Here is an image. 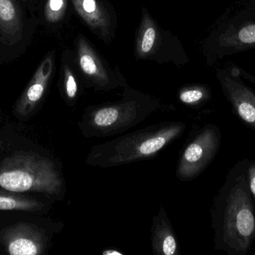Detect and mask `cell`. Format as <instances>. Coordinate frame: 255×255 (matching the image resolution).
Masks as SVG:
<instances>
[{
  "mask_svg": "<svg viewBox=\"0 0 255 255\" xmlns=\"http://www.w3.org/2000/svg\"><path fill=\"white\" fill-rule=\"evenodd\" d=\"M76 46V63L82 75L97 85H109L112 75L110 68L104 64L89 41L83 36H79Z\"/></svg>",
  "mask_w": 255,
  "mask_h": 255,
  "instance_id": "8",
  "label": "cell"
},
{
  "mask_svg": "<svg viewBox=\"0 0 255 255\" xmlns=\"http://www.w3.org/2000/svg\"><path fill=\"white\" fill-rule=\"evenodd\" d=\"M122 115V108L117 106L105 107L96 112L94 122L99 127H112L121 119Z\"/></svg>",
  "mask_w": 255,
  "mask_h": 255,
  "instance_id": "15",
  "label": "cell"
},
{
  "mask_svg": "<svg viewBox=\"0 0 255 255\" xmlns=\"http://www.w3.org/2000/svg\"><path fill=\"white\" fill-rule=\"evenodd\" d=\"M159 33L157 26L149 15L143 13L141 27L136 40V52L139 58H146L154 52L158 43Z\"/></svg>",
  "mask_w": 255,
  "mask_h": 255,
  "instance_id": "11",
  "label": "cell"
},
{
  "mask_svg": "<svg viewBox=\"0 0 255 255\" xmlns=\"http://www.w3.org/2000/svg\"><path fill=\"white\" fill-rule=\"evenodd\" d=\"M221 134L216 126H207L186 148L178 166V175L190 180L199 175L215 157Z\"/></svg>",
  "mask_w": 255,
  "mask_h": 255,
  "instance_id": "3",
  "label": "cell"
},
{
  "mask_svg": "<svg viewBox=\"0 0 255 255\" xmlns=\"http://www.w3.org/2000/svg\"><path fill=\"white\" fill-rule=\"evenodd\" d=\"M1 241L10 255H39L44 250L43 234L36 226L20 223L7 228Z\"/></svg>",
  "mask_w": 255,
  "mask_h": 255,
  "instance_id": "4",
  "label": "cell"
},
{
  "mask_svg": "<svg viewBox=\"0 0 255 255\" xmlns=\"http://www.w3.org/2000/svg\"><path fill=\"white\" fill-rule=\"evenodd\" d=\"M64 88H65L66 94L69 99H74L78 94L79 86L78 81L76 79V75L73 72V69L70 66L64 65Z\"/></svg>",
  "mask_w": 255,
  "mask_h": 255,
  "instance_id": "18",
  "label": "cell"
},
{
  "mask_svg": "<svg viewBox=\"0 0 255 255\" xmlns=\"http://www.w3.org/2000/svg\"><path fill=\"white\" fill-rule=\"evenodd\" d=\"M154 249L160 254L172 255L177 251V243L167 225L163 223L155 232Z\"/></svg>",
  "mask_w": 255,
  "mask_h": 255,
  "instance_id": "14",
  "label": "cell"
},
{
  "mask_svg": "<svg viewBox=\"0 0 255 255\" xmlns=\"http://www.w3.org/2000/svg\"><path fill=\"white\" fill-rule=\"evenodd\" d=\"M61 186L53 163L38 154L16 153L0 163V188L5 191L54 195Z\"/></svg>",
  "mask_w": 255,
  "mask_h": 255,
  "instance_id": "2",
  "label": "cell"
},
{
  "mask_svg": "<svg viewBox=\"0 0 255 255\" xmlns=\"http://www.w3.org/2000/svg\"><path fill=\"white\" fill-rule=\"evenodd\" d=\"M181 130V126L169 127L158 133H154V135L147 136L142 140L138 141L134 148L130 149V152L124 154L118 160L121 162L128 161L152 155L160 151L169 141L175 138Z\"/></svg>",
  "mask_w": 255,
  "mask_h": 255,
  "instance_id": "10",
  "label": "cell"
},
{
  "mask_svg": "<svg viewBox=\"0 0 255 255\" xmlns=\"http://www.w3.org/2000/svg\"><path fill=\"white\" fill-rule=\"evenodd\" d=\"M250 160L231 169L216 198L213 211L215 249L231 255H246L255 240V212L249 187Z\"/></svg>",
  "mask_w": 255,
  "mask_h": 255,
  "instance_id": "1",
  "label": "cell"
},
{
  "mask_svg": "<svg viewBox=\"0 0 255 255\" xmlns=\"http://www.w3.org/2000/svg\"><path fill=\"white\" fill-rule=\"evenodd\" d=\"M219 79L235 113L246 125L255 131V91L226 73H221Z\"/></svg>",
  "mask_w": 255,
  "mask_h": 255,
  "instance_id": "5",
  "label": "cell"
},
{
  "mask_svg": "<svg viewBox=\"0 0 255 255\" xmlns=\"http://www.w3.org/2000/svg\"><path fill=\"white\" fill-rule=\"evenodd\" d=\"M103 254L104 255H123V253H120V252L114 250H107V251H105Z\"/></svg>",
  "mask_w": 255,
  "mask_h": 255,
  "instance_id": "20",
  "label": "cell"
},
{
  "mask_svg": "<svg viewBox=\"0 0 255 255\" xmlns=\"http://www.w3.org/2000/svg\"><path fill=\"white\" fill-rule=\"evenodd\" d=\"M53 64V55L52 54L43 60L16 103L17 115L22 117L29 115L40 101L52 77Z\"/></svg>",
  "mask_w": 255,
  "mask_h": 255,
  "instance_id": "7",
  "label": "cell"
},
{
  "mask_svg": "<svg viewBox=\"0 0 255 255\" xmlns=\"http://www.w3.org/2000/svg\"><path fill=\"white\" fill-rule=\"evenodd\" d=\"M67 9V0H47L45 5V17L52 23L64 18Z\"/></svg>",
  "mask_w": 255,
  "mask_h": 255,
  "instance_id": "16",
  "label": "cell"
},
{
  "mask_svg": "<svg viewBox=\"0 0 255 255\" xmlns=\"http://www.w3.org/2000/svg\"><path fill=\"white\" fill-rule=\"evenodd\" d=\"M220 45L223 49H239L255 45V22L245 24L238 29L225 33Z\"/></svg>",
  "mask_w": 255,
  "mask_h": 255,
  "instance_id": "12",
  "label": "cell"
},
{
  "mask_svg": "<svg viewBox=\"0 0 255 255\" xmlns=\"http://www.w3.org/2000/svg\"><path fill=\"white\" fill-rule=\"evenodd\" d=\"M75 10L85 23L103 40L113 37L115 19L103 0H71Z\"/></svg>",
  "mask_w": 255,
  "mask_h": 255,
  "instance_id": "6",
  "label": "cell"
},
{
  "mask_svg": "<svg viewBox=\"0 0 255 255\" xmlns=\"http://www.w3.org/2000/svg\"><path fill=\"white\" fill-rule=\"evenodd\" d=\"M247 178H248L250 192L255 201V161L249 162L248 168H247Z\"/></svg>",
  "mask_w": 255,
  "mask_h": 255,
  "instance_id": "19",
  "label": "cell"
},
{
  "mask_svg": "<svg viewBox=\"0 0 255 255\" xmlns=\"http://www.w3.org/2000/svg\"><path fill=\"white\" fill-rule=\"evenodd\" d=\"M208 91L202 87L187 88L180 93L179 98L185 104L194 105L206 100Z\"/></svg>",
  "mask_w": 255,
  "mask_h": 255,
  "instance_id": "17",
  "label": "cell"
},
{
  "mask_svg": "<svg viewBox=\"0 0 255 255\" xmlns=\"http://www.w3.org/2000/svg\"><path fill=\"white\" fill-rule=\"evenodd\" d=\"M0 35L2 41L8 45L22 38V16L15 0H0Z\"/></svg>",
  "mask_w": 255,
  "mask_h": 255,
  "instance_id": "9",
  "label": "cell"
},
{
  "mask_svg": "<svg viewBox=\"0 0 255 255\" xmlns=\"http://www.w3.org/2000/svg\"><path fill=\"white\" fill-rule=\"evenodd\" d=\"M43 206V204L35 199L12 192L0 191V211H36Z\"/></svg>",
  "mask_w": 255,
  "mask_h": 255,
  "instance_id": "13",
  "label": "cell"
}]
</instances>
